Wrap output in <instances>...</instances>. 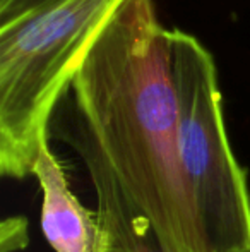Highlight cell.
Masks as SVG:
<instances>
[{
    "mask_svg": "<svg viewBox=\"0 0 250 252\" xmlns=\"http://www.w3.org/2000/svg\"><path fill=\"white\" fill-rule=\"evenodd\" d=\"M58 105L115 252H211L178 155L170 30L153 0H122Z\"/></svg>",
    "mask_w": 250,
    "mask_h": 252,
    "instance_id": "6da1fadb",
    "label": "cell"
},
{
    "mask_svg": "<svg viewBox=\"0 0 250 252\" xmlns=\"http://www.w3.org/2000/svg\"><path fill=\"white\" fill-rule=\"evenodd\" d=\"M111 252H115V251H111Z\"/></svg>",
    "mask_w": 250,
    "mask_h": 252,
    "instance_id": "8992f818",
    "label": "cell"
},
{
    "mask_svg": "<svg viewBox=\"0 0 250 252\" xmlns=\"http://www.w3.org/2000/svg\"><path fill=\"white\" fill-rule=\"evenodd\" d=\"M28 220L23 216H10L0 226V252L23 251L28 246Z\"/></svg>",
    "mask_w": 250,
    "mask_h": 252,
    "instance_id": "5b68a950",
    "label": "cell"
},
{
    "mask_svg": "<svg viewBox=\"0 0 250 252\" xmlns=\"http://www.w3.org/2000/svg\"><path fill=\"white\" fill-rule=\"evenodd\" d=\"M178 106V155L211 252H250L247 172L228 139L218 70L195 36L170 30Z\"/></svg>",
    "mask_w": 250,
    "mask_h": 252,
    "instance_id": "3957f363",
    "label": "cell"
},
{
    "mask_svg": "<svg viewBox=\"0 0 250 252\" xmlns=\"http://www.w3.org/2000/svg\"><path fill=\"white\" fill-rule=\"evenodd\" d=\"M122 0H0V173L33 175L50 122Z\"/></svg>",
    "mask_w": 250,
    "mask_h": 252,
    "instance_id": "7a4b0ae2",
    "label": "cell"
},
{
    "mask_svg": "<svg viewBox=\"0 0 250 252\" xmlns=\"http://www.w3.org/2000/svg\"><path fill=\"white\" fill-rule=\"evenodd\" d=\"M41 190V230L55 252H111L108 232L96 211L72 192L60 159L45 143L33 168Z\"/></svg>",
    "mask_w": 250,
    "mask_h": 252,
    "instance_id": "277c9868",
    "label": "cell"
}]
</instances>
